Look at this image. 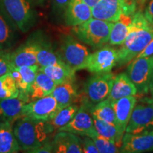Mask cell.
<instances>
[{
	"label": "cell",
	"instance_id": "1",
	"mask_svg": "<svg viewBox=\"0 0 153 153\" xmlns=\"http://www.w3.org/2000/svg\"><path fill=\"white\" fill-rule=\"evenodd\" d=\"M153 38V26L141 11H137L133 20L128 34L122 46L118 50V66L128 64L145 48Z\"/></svg>",
	"mask_w": 153,
	"mask_h": 153
},
{
	"label": "cell",
	"instance_id": "2",
	"mask_svg": "<svg viewBox=\"0 0 153 153\" xmlns=\"http://www.w3.org/2000/svg\"><path fill=\"white\" fill-rule=\"evenodd\" d=\"M13 129L21 150L27 152L51 140L55 133L48 121L26 117L16 120Z\"/></svg>",
	"mask_w": 153,
	"mask_h": 153
},
{
	"label": "cell",
	"instance_id": "3",
	"mask_svg": "<svg viewBox=\"0 0 153 153\" xmlns=\"http://www.w3.org/2000/svg\"><path fill=\"white\" fill-rule=\"evenodd\" d=\"M0 10L22 33L38 23V11L31 0H0Z\"/></svg>",
	"mask_w": 153,
	"mask_h": 153
},
{
	"label": "cell",
	"instance_id": "4",
	"mask_svg": "<svg viewBox=\"0 0 153 153\" xmlns=\"http://www.w3.org/2000/svg\"><path fill=\"white\" fill-rule=\"evenodd\" d=\"M113 22L91 18L83 24L73 26L72 33L74 36L94 49L104 46L109 41Z\"/></svg>",
	"mask_w": 153,
	"mask_h": 153
},
{
	"label": "cell",
	"instance_id": "5",
	"mask_svg": "<svg viewBox=\"0 0 153 153\" xmlns=\"http://www.w3.org/2000/svg\"><path fill=\"white\" fill-rule=\"evenodd\" d=\"M114 78L115 75L111 72L95 74L89 78L80 94V105L85 106L91 111L96 104L108 98Z\"/></svg>",
	"mask_w": 153,
	"mask_h": 153
},
{
	"label": "cell",
	"instance_id": "6",
	"mask_svg": "<svg viewBox=\"0 0 153 153\" xmlns=\"http://www.w3.org/2000/svg\"><path fill=\"white\" fill-rule=\"evenodd\" d=\"M56 52L60 60L75 72L85 69L90 54L87 48L71 35L61 36Z\"/></svg>",
	"mask_w": 153,
	"mask_h": 153
},
{
	"label": "cell",
	"instance_id": "7",
	"mask_svg": "<svg viewBox=\"0 0 153 153\" xmlns=\"http://www.w3.org/2000/svg\"><path fill=\"white\" fill-rule=\"evenodd\" d=\"M126 74L135 85L137 93H148L153 74V55L135 58L128 67Z\"/></svg>",
	"mask_w": 153,
	"mask_h": 153
},
{
	"label": "cell",
	"instance_id": "8",
	"mask_svg": "<svg viewBox=\"0 0 153 153\" xmlns=\"http://www.w3.org/2000/svg\"><path fill=\"white\" fill-rule=\"evenodd\" d=\"M60 110L57 101L50 94L26 103L22 108L21 118L26 117L48 121L52 119Z\"/></svg>",
	"mask_w": 153,
	"mask_h": 153
},
{
	"label": "cell",
	"instance_id": "9",
	"mask_svg": "<svg viewBox=\"0 0 153 153\" xmlns=\"http://www.w3.org/2000/svg\"><path fill=\"white\" fill-rule=\"evenodd\" d=\"M118 62V51L110 46L99 48L89 54L85 69L94 74L110 72Z\"/></svg>",
	"mask_w": 153,
	"mask_h": 153
},
{
	"label": "cell",
	"instance_id": "10",
	"mask_svg": "<svg viewBox=\"0 0 153 153\" xmlns=\"http://www.w3.org/2000/svg\"><path fill=\"white\" fill-rule=\"evenodd\" d=\"M60 131L70 132L82 136H89L91 138L98 134L95 129L91 111L83 105H80L79 110L72 119L57 131Z\"/></svg>",
	"mask_w": 153,
	"mask_h": 153
},
{
	"label": "cell",
	"instance_id": "11",
	"mask_svg": "<svg viewBox=\"0 0 153 153\" xmlns=\"http://www.w3.org/2000/svg\"><path fill=\"white\" fill-rule=\"evenodd\" d=\"M150 131H153V105L149 102L137 105L132 112L126 133L138 134Z\"/></svg>",
	"mask_w": 153,
	"mask_h": 153
},
{
	"label": "cell",
	"instance_id": "12",
	"mask_svg": "<svg viewBox=\"0 0 153 153\" xmlns=\"http://www.w3.org/2000/svg\"><path fill=\"white\" fill-rule=\"evenodd\" d=\"M38 45L33 34L14 50L9 52V59L13 68L38 65Z\"/></svg>",
	"mask_w": 153,
	"mask_h": 153
},
{
	"label": "cell",
	"instance_id": "13",
	"mask_svg": "<svg viewBox=\"0 0 153 153\" xmlns=\"http://www.w3.org/2000/svg\"><path fill=\"white\" fill-rule=\"evenodd\" d=\"M153 150V131L142 133H126L122 140L120 152L140 153Z\"/></svg>",
	"mask_w": 153,
	"mask_h": 153
},
{
	"label": "cell",
	"instance_id": "14",
	"mask_svg": "<svg viewBox=\"0 0 153 153\" xmlns=\"http://www.w3.org/2000/svg\"><path fill=\"white\" fill-rule=\"evenodd\" d=\"M38 45L37 61L39 67L65 64L57 54L48 37L42 30L33 33Z\"/></svg>",
	"mask_w": 153,
	"mask_h": 153
},
{
	"label": "cell",
	"instance_id": "15",
	"mask_svg": "<svg viewBox=\"0 0 153 153\" xmlns=\"http://www.w3.org/2000/svg\"><path fill=\"white\" fill-rule=\"evenodd\" d=\"M38 70V65L14 68L11 70V73L14 76L19 91V99L24 102H28V94L30 87L36 79Z\"/></svg>",
	"mask_w": 153,
	"mask_h": 153
},
{
	"label": "cell",
	"instance_id": "16",
	"mask_svg": "<svg viewBox=\"0 0 153 153\" xmlns=\"http://www.w3.org/2000/svg\"><path fill=\"white\" fill-rule=\"evenodd\" d=\"M92 18L91 8L84 0H70L64 13L65 24L76 26Z\"/></svg>",
	"mask_w": 153,
	"mask_h": 153
},
{
	"label": "cell",
	"instance_id": "17",
	"mask_svg": "<svg viewBox=\"0 0 153 153\" xmlns=\"http://www.w3.org/2000/svg\"><path fill=\"white\" fill-rule=\"evenodd\" d=\"M137 99L135 96L123 97L111 101L116 116V126L120 135H123L129 123L132 112L135 108Z\"/></svg>",
	"mask_w": 153,
	"mask_h": 153
},
{
	"label": "cell",
	"instance_id": "18",
	"mask_svg": "<svg viewBox=\"0 0 153 153\" xmlns=\"http://www.w3.org/2000/svg\"><path fill=\"white\" fill-rule=\"evenodd\" d=\"M123 0H99L91 8L92 17L116 22L122 14Z\"/></svg>",
	"mask_w": 153,
	"mask_h": 153
},
{
	"label": "cell",
	"instance_id": "19",
	"mask_svg": "<svg viewBox=\"0 0 153 153\" xmlns=\"http://www.w3.org/2000/svg\"><path fill=\"white\" fill-rule=\"evenodd\" d=\"M54 152L82 153V138L70 132L57 131L52 139Z\"/></svg>",
	"mask_w": 153,
	"mask_h": 153
},
{
	"label": "cell",
	"instance_id": "20",
	"mask_svg": "<svg viewBox=\"0 0 153 153\" xmlns=\"http://www.w3.org/2000/svg\"><path fill=\"white\" fill-rule=\"evenodd\" d=\"M51 95L57 101L60 109L79 101L80 94L75 80H71L57 85Z\"/></svg>",
	"mask_w": 153,
	"mask_h": 153
},
{
	"label": "cell",
	"instance_id": "21",
	"mask_svg": "<svg viewBox=\"0 0 153 153\" xmlns=\"http://www.w3.org/2000/svg\"><path fill=\"white\" fill-rule=\"evenodd\" d=\"M19 30L0 10V51H11L19 40Z\"/></svg>",
	"mask_w": 153,
	"mask_h": 153
},
{
	"label": "cell",
	"instance_id": "22",
	"mask_svg": "<svg viewBox=\"0 0 153 153\" xmlns=\"http://www.w3.org/2000/svg\"><path fill=\"white\" fill-rule=\"evenodd\" d=\"M26 102L19 98L0 99V123H12L21 118Z\"/></svg>",
	"mask_w": 153,
	"mask_h": 153
},
{
	"label": "cell",
	"instance_id": "23",
	"mask_svg": "<svg viewBox=\"0 0 153 153\" xmlns=\"http://www.w3.org/2000/svg\"><path fill=\"white\" fill-rule=\"evenodd\" d=\"M137 93L136 87L127 74L120 73L115 76L111 90L107 99L114 101L123 97L135 96Z\"/></svg>",
	"mask_w": 153,
	"mask_h": 153
},
{
	"label": "cell",
	"instance_id": "24",
	"mask_svg": "<svg viewBox=\"0 0 153 153\" xmlns=\"http://www.w3.org/2000/svg\"><path fill=\"white\" fill-rule=\"evenodd\" d=\"M56 86V84L47 74L38 70L36 79L30 87L28 102L51 94Z\"/></svg>",
	"mask_w": 153,
	"mask_h": 153
},
{
	"label": "cell",
	"instance_id": "25",
	"mask_svg": "<svg viewBox=\"0 0 153 153\" xmlns=\"http://www.w3.org/2000/svg\"><path fill=\"white\" fill-rule=\"evenodd\" d=\"M12 123H0V153H16L21 150Z\"/></svg>",
	"mask_w": 153,
	"mask_h": 153
},
{
	"label": "cell",
	"instance_id": "26",
	"mask_svg": "<svg viewBox=\"0 0 153 153\" xmlns=\"http://www.w3.org/2000/svg\"><path fill=\"white\" fill-rule=\"evenodd\" d=\"M40 71L47 74L56 85L75 80V71L65 64L39 67Z\"/></svg>",
	"mask_w": 153,
	"mask_h": 153
},
{
	"label": "cell",
	"instance_id": "27",
	"mask_svg": "<svg viewBox=\"0 0 153 153\" xmlns=\"http://www.w3.org/2000/svg\"><path fill=\"white\" fill-rule=\"evenodd\" d=\"M133 16L121 14L119 19L113 25L111 31L109 42L111 45H122L128 34Z\"/></svg>",
	"mask_w": 153,
	"mask_h": 153
},
{
	"label": "cell",
	"instance_id": "28",
	"mask_svg": "<svg viewBox=\"0 0 153 153\" xmlns=\"http://www.w3.org/2000/svg\"><path fill=\"white\" fill-rule=\"evenodd\" d=\"M93 120L97 133L101 136L106 137V138L114 142L120 150L123 135H120L116 126L114 124L107 123L106 121L95 117H93Z\"/></svg>",
	"mask_w": 153,
	"mask_h": 153
},
{
	"label": "cell",
	"instance_id": "29",
	"mask_svg": "<svg viewBox=\"0 0 153 153\" xmlns=\"http://www.w3.org/2000/svg\"><path fill=\"white\" fill-rule=\"evenodd\" d=\"M79 106L76 104L70 105L59 111L52 119L48 120L55 132H57L60 128L67 125L72 119L74 115L79 110Z\"/></svg>",
	"mask_w": 153,
	"mask_h": 153
},
{
	"label": "cell",
	"instance_id": "30",
	"mask_svg": "<svg viewBox=\"0 0 153 153\" xmlns=\"http://www.w3.org/2000/svg\"><path fill=\"white\" fill-rule=\"evenodd\" d=\"M92 117L101 119L107 123L116 126V116L111 101L108 99L100 101L93 107L91 111Z\"/></svg>",
	"mask_w": 153,
	"mask_h": 153
},
{
	"label": "cell",
	"instance_id": "31",
	"mask_svg": "<svg viewBox=\"0 0 153 153\" xmlns=\"http://www.w3.org/2000/svg\"><path fill=\"white\" fill-rule=\"evenodd\" d=\"M19 91L11 72L0 76V99L19 98Z\"/></svg>",
	"mask_w": 153,
	"mask_h": 153
},
{
	"label": "cell",
	"instance_id": "32",
	"mask_svg": "<svg viewBox=\"0 0 153 153\" xmlns=\"http://www.w3.org/2000/svg\"><path fill=\"white\" fill-rule=\"evenodd\" d=\"M94 144L100 153H116L120 152L119 148L116 143L104 137L97 134L93 137Z\"/></svg>",
	"mask_w": 153,
	"mask_h": 153
},
{
	"label": "cell",
	"instance_id": "33",
	"mask_svg": "<svg viewBox=\"0 0 153 153\" xmlns=\"http://www.w3.org/2000/svg\"><path fill=\"white\" fill-rule=\"evenodd\" d=\"M9 52L0 51V76L11 72L14 68L9 59Z\"/></svg>",
	"mask_w": 153,
	"mask_h": 153
},
{
	"label": "cell",
	"instance_id": "34",
	"mask_svg": "<svg viewBox=\"0 0 153 153\" xmlns=\"http://www.w3.org/2000/svg\"><path fill=\"white\" fill-rule=\"evenodd\" d=\"M70 0H52V13L55 16L63 18Z\"/></svg>",
	"mask_w": 153,
	"mask_h": 153
},
{
	"label": "cell",
	"instance_id": "35",
	"mask_svg": "<svg viewBox=\"0 0 153 153\" xmlns=\"http://www.w3.org/2000/svg\"><path fill=\"white\" fill-rule=\"evenodd\" d=\"M82 147L84 153H99L93 139L89 136H83L82 139Z\"/></svg>",
	"mask_w": 153,
	"mask_h": 153
},
{
	"label": "cell",
	"instance_id": "36",
	"mask_svg": "<svg viewBox=\"0 0 153 153\" xmlns=\"http://www.w3.org/2000/svg\"><path fill=\"white\" fill-rule=\"evenodd\" d=\"M30 153H52L54 152L53 149V145L52 143V140L45 143V144L42 145L41 146L36 148L32 150L30 152Z\"/></svg>",
	"mask_w": 153,
	"mask_h": 153
},
{
	"label": "cell",
	"instance_id": "37",
	"mask_svg": "<svg viewBox=\"0 0 153 153\" xmlns=\"http://www.w3.org/2000/svg\"><path fill=\"white\" fill-rule=\"evenodd\" d=\"M153 55V38L148 45L145 47V48L135 58H140V57H147Z\"/></svg>",
	"mask_w": 153,
	"mask_h": 153
},
{
	"label": "cell",
	"instance_id": "38",
	"mask_svg": "<svg viewBox=\"0 0 153 153\" xmlns=\"http://www.w3.org/2000/svg\"><path fill=\"white\" fill-rule=\"evenodd\" d=\"M144 15L147 20L153 26V0H150L148 7L145 9Z\"/></svg>",
	"mask_w": 153,
	"mask_h": 153
},
{
	"label": "cell",
	"instance_id": "39",
	"mask_svg": "<svg viewBox=\"0 0 153 153\" xmlns=\"http://www.w3.org/2000/svg\"><path fill=\"white\" fill-rule=\"evenodd\" d=\"M48 0H31V1L36 7H43L45 6Z\"/></svg>",
	"mask_w": 153,
	"mask_h": 153
},
{
	"label": "cell",
	"instance_id": "40",
	"mask_svg": "<svg viewBox=\"0 0 153 153\" xmlns=\"http://www.w3.org/2000/svg\"><path fill=\"white\" fill-rule=\"evenodd\" d=\"M84 1H85V2L91 7V8H92L98 2L99 0H84Z\"/></svg>",
	"mask_w": 153,
	"mask_h": 153
},
{
	"label": "cell",
	"instance_id": "41",
	"mask_svg": "<svg viewBox=\"0 0 153 153\" xmlns=\"http://www.w3.org/2000/svg\"><path fill=\"white\" fill-rule=\"evenodd\" d=\"M149 91H150L151 95H153V74L151 78L150 85H149Z\"/></svg>",
	"mask_w": 153,
	"mask_h": 153
},
{
	"label": "cell",
	"instance_id": "42",
	"mask_svg": "<svg viewBox=\"0 0 153 153\" xmlns=\"http://www.w3.org/2000/svg\"><path fill=\"white\" fill-rule=\"evenodd\" d=\"M147 102L150 103V104H152L153 105V95H152V97H151L150 99H149L148 100H147Z\"/></svg>",
	"mask_w": 153,
	"mask_h": 153
},
{
	"label": "cell",
	"instance_id": "43",
	"mask_svg": "<svg viewBox=\"0 0 153 153\" xmlns=\"http://www.w3.org/2000/svg\"><path fill=\"white\" fill-rule=\"evenodd\" d=\"M140 1H141V3H143V2H145V0H140Z\"/></svg>",
	"mask_w": 153,
	"mask_h": 153
},
{
	"label": "cell",
	"instance_id": "44",
	"mask_svg": "<svg viewBox=\"0 0 153 153\" xmlns=\"http://www.w3.org/2000/svg\"><path fill=\"white\" fill-rule=\"evenodd\" d=\"M136 1H138V2H139V3L142 4V3H141V1H140V0H136Z\"/></svg>",
	"mask_w": 153,
	"mask_h": 153
}]
</instances>
